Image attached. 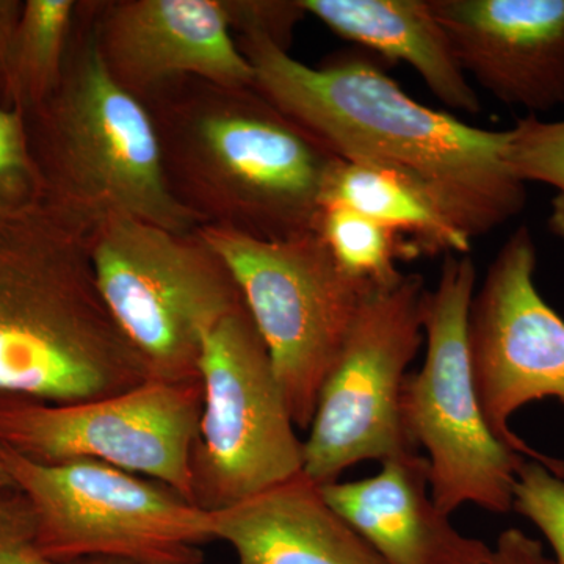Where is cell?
Wrapping results in <instances>:
<instances>
[{
    "label": "cell",
    "instance_id": "1",
    "mask_svg": "<svg viewBox=\"0 0 564 564\" xmlns=\"http://www.w3.org/2000/svg\"><path fill=\"white\" fill-rule=\"evenodd\" d=\"M254 88L343 161L400 174L470 240L527 204L507 162L508 131H486L414 101L364 55L304 65L261 35L236 36Z\"/></svg>",
    "mask_w": 564,
    "mask_h": 564
},
{
    "label": "cell",
    "instance_id": "2",
    "mask_svg": "<svg viewBox=\"0 0 564 564\" xmlns=\"http://www.w3.org/2000/svg\"><path fill=\"white\" fill-rule=\"evenodd\" d=\"M144 106L170 188L202 226L261 240L315 231L340 159L254 87L185 77Z\"/></svg>",
    "mask_w": 564,
    "mask_h": 564
},
{
    "label": "cell",
    "instance_id": "3",
    "mask_svg": "<svg viewBox=\"0 0 564 564\" xmlns=\"http://www.w3.org/2000/svg\"><path fill=\"white\" fill-rule=\"evenodd\" d=\"M88 232L44 202L0 217V393L74 403L150 381L104 303Z\"/></svg>",
    "mask_w": 564,
    "mask_h": 564
},
{
    "label": "cell",
    "instance_id": "4",
    "mask_svg": "<svg viewBox=\"0 0 564 564\" xmlns=\"http://www.w3.org/2000/svg\"><path fill=\"white\" fill-rule=\"evenodd\" d=\"M95 2H79L61 84L39 107L43 202L95 228L131 217L174 232L202 226L173 195L150 110L111 77L99 51Z\"/></svg>",
    "mask_w": 564,
    "mask_h": 564
},
{
    "label": "cell",
    "instance_id": "5",
    "mask_svg": "<svg viewBox=\"0 0 564 564\" xmlns=\"http://www.w3.org/2000/svg\"><path fill=\"white\" fill-rule=\"evenodd\" d=\"M88 251L104 303L150 380L199 381L207 333L247 304L198 229L109 217L88 232Z\"/></svg>",
    "mask_w": 564,
    "mask_h": 564
},
{
    "label": "cell",
    "instance_id": "6",
    "mask_svg": "<svg viewBox=\"0 0 564 564\" xmlns=\"http://www.w3.org/2000/svg\"><path fill=\"white\" fill-rule=\"evenodd\" d=\"M475 289L473 258L444 256L436 288L423 299L425 361L404 378L400 400L408 436L429 454L430 491L445 514L464 503L513 510L516 477L527 459L492 433L481 410L469 350Z\"/></svg>",
    "mask_w": 564,
    "mask_h": 564
},
{
    "label": "cell",
    "instance_id": "7",
    "mask_svg": "<svg viewBox=\"0 0 564 564\" xmlns=\"http://www.w3.org/2000/svg\"><path fill=\"white\" fill-rule=\"evenodd\" d=\"M198 232L239 285L293 422L310 430L322 386L377 285L344 272L317 231L288 240L215 226Z\"/></svg>",
    "mask_w": 564,
    "mask_h": 564
},
{
    "label": "cell",
    "instance_id": "8",
    "mask_svg": "<svg viewBox=\"0 0 564 564\" xmlns=\"http://www.w3.org/2000/svg\"><path fill=\"white\" fill-rule=\"evenodd\" d=\"M0 458L31 505L47 558L204 564L212 514L169 486L90 459L40 464L3 447Z\"/></svg>",
    "mask_w": 564,
    "mask_h": 564
},
{
    "label": "cell",
    "instance_id": "9",
    "mask_svg": "<svg viewBox=\"0 0 564 564\" xmlns=\"http://www.w3.org/2000/svg\"><path fill=\"white\" fill-rule=\"evenodd\" d=\"M203 413L192 455V502L226 510L304 473L303 441L247 307L207 333Z\"/></svg>",
    "mask_w": 564,
    "mask_h": 564
},
{
    "label": "cell",
    "instance_id": "10",
    "mask_svg": "<svg viewBox=\"0 0 564 564\" xmlns=\"http://www.w3.org/2000/svg\"><path fill=\"white\" fill-rule=\"evenodd\" d=\"M426 291L422 276L402 274L364 302L303 441L304 475L314 484H334L358 463L419 454L404 430L400 400L423 340Z\"/></svg>",
    "mask_w": 564,
    "mask_h": 564
},
{
    "label": "cell",
    "instance_id": "11",
    "mask_svg": "<svg viewBox=\"0 0 564 564\" xmlns=\"http://www.w3.org/2000/svg\"><path fill=\"white\" fill-rule=\"evenodd\" d=\"M202 413L199 381L150 380L74 403L0 393V447L40 464H110L192 502V455Z\"/></svg>",
    "mask_w": 564,
    "mask_h": 564
},
{
    "label": "cell",
    "instance_id": "12",
    "mask_svg": "<svg viewBox=\"0 0 564 564\" xmlns=\"http://www.w3.org/2000/svg\"><path fill=\"white\" fill-rule=\"evenodd\" d=\"M534 272L536 245L532 231L519 226L470 304V362L492 433L564 478L563 459L534 451L510 426L511 415L527 403L555 399L564 406V318L538 291Z\"/></svg>",
    "mask_w": 564,
    "mask_h": 564
},
{
    "label": "cell",
    "instance_id": "13",
    "mask_svg": "<svg viewBox=\"0 0 564 564\" xmlns=\"http://www.w3.org/2000/svg\"><path fill=\"white\" fill-rule=\"evenodd\" d=\"M95 28L111 77L143 104L185 77L254 87L223 0H96Z\"/></svg>",
    "mask_w": 564,
    "mask_h": 564
},
{
    "label": "cell",
    "instance_id": "14",
    "mask_svg": "<svg viewBox=\"0 0 564 564\" xmlns=\"http://www.w3.org/2000/svg\"><path fill=\"white\" fill-rule=\"evenodd\" d=\"M467 77L530 115L564 104V0H429Z\"/></svg>",
    "mask_w": 564,
    "mask_h": 564
},
{
    "label": "cell",
    "instance_id": "15",
    "mask_svg": "<svg viewBox=\"0 0 564 564\" xmlns=\"http://www.w3.org/2000/svg\"><path fill=\"white\" fill-rule=\"evenodd\" d=\"M323 497L386 564H491L492 547L455 529L434 503L419 454L381 463L380 474L322 486Z\"/></svg>",
    "mask_w": 564,
    "mask_h": 564
},
{
    "label": "cell",
    "instance_id": "16",
    "mask_svg": "<svg viewBox=\"0 0 564 564\" xmlns=\"http://www.w3.org/2000/svg\"><path fill=\"white\" fill-rule=\"evenodd\" d=\"M210 514L239 564H386L304 473Z\"/></svg>",
    "mask_w": 564,
    "mask_h": 564
},
{
    "label": "cell",
    "instance_id": "17",
    "mask_svg": "<svg viewBox=\"0 0 564 564\" xmlns=\"http://www.w3.org/2000/svg\"><path fill=\"white\" fill-rule=\"evenodd\" d=\"M329 31L417 70L451 109L477 115L480 98L456 61L429 0H300Z\"/></svg>",
    "mask_w": 564,
    "mask_h": 564
},
{
    "label": "cell",
    "instance_id": "18",
    "mask_svg": "<svg viewBox=\"0 0 564 564\" xmlns=\"http://www.w3.org/2000/svg\"><path fill=\"white\" fill-rule=\"evenodd\" d=\"M347 207L415 243L422 254H469L473 240L400 174L343 161L334 165L323 207Z\"/></svg>",
    "mask_w": 564,
    "mask_h": 564
},
{
    "label": "cell",
    "instance_id": "19",
    "mask_svg": "<svg viewBox=\"0 0 564 564\" xmlns=\"http://www.w3.org/2000/svg\"><path fill=\"white\" fill-rule=\"evenodd\" d=\"M315 231L344 272L377 288L400 280L403 273L397 269V261L422 256L415 243L402 234L347 207H323Z\"/></svg>",
    "mask_w": 564,
    "mask_h": 564
},
{
    "label": "cell",
    "instance_id": "20",
    "mask_svg": "<svg viewBox=\"0 0 564 564\" xmlns=\"http://www.w3.org/2000/svg\"><path fill=\"white\" fill-rule=\"evenodd\" d=\"M79 2L29 0L22 13L14 82L22 98L46 102L61 84Z\"/></svg>",
    "mask_w": 564,
    "mask_h": 564
},
{
    "label": "cell",
    "instance_id": "21",
    "mask_svg": "<svg viewBox=\"0 0 564 564\" xmlns=\"http://www.w3.org/2000/svg\"><path fill=\"white\" fill-rule=\"evenodd\" d=\"M507 162L518 180L549 185V231L564 242V120L545 121L533 115L508 129Z\"/></svg>",
    "mask_w": 564,
    "mask_h": 564
},
{
    "label": "cell",
    "instance_id": "22",
    "mask_svg": "<svg viewBox=\"0 0 564 564\" xmlns=\"http://www.w3.org/2000/svg\"><path fill=\"white\" fill-rule=\"evenodd\" d=\"M43 199L24 113L0 109V217Z\"/></svg>",
    "mask_w": 564,
    "mask_h": 564
},
{
    "label": "cell",
    "instance_id": "23",
    "mask_svg": "<svg viewBox=\"0 0 564 564\" xmlns=\"http://www.w3.org/2000/svg\"><path fill=\"white\" fill-rule=\"evenodd\" d=\"M513 510L530 519L564 564V478L544 464L525 459L513 488Z\"/></svg>",
    "mask_w": 564,
    "mask_h": 564
},
{
    "label": "cell",
    "instance_id": "24",
    "mask_svg": "<svg viewBox=\"0 0 564 564\" xmlns=\"http://www.w3.org/2000/svg\"><path fill=\"white\" fill-rule=\"evenodd\" d=\"M223 6L237 36H265L288 52L293 29L306 17L300 0H223Z\"/></svg>",
    "mask_w": 564,
    "mask_h": 564
},
{
    "label": "cell",
    "instance_id": "25",
    "mask_svg": "<svg viewBox=\"0 0 564 564\" xmlns=\"http://www.w3.org/2000/svg\"><path fill=\"white\" fill-rule=\"evenodd\" d=\"M0 564H133L115 560L57 562L47 558L35 544L31 505L18 489L0 492Z\"/></svg>",
    "mask_w": 564,
    "mask_h": 564
},
{
    "label": "cell",
    "instance_id": "26",
    "mask_svg": "<svg viewBox=\"0 0 564 564\" xmlns=\"http://www.w3.org/2000/svg\"><path fill=\"white\" fill-rule=\"evenodd\" d=\"M491 564H555L545 556L543 545L522 530L508 529L497 538Z\"/></svg>",
    "mask_w": 564,
    "mask_h": 564
},
{
    "label": "cell",
    "instance_id": "27",
    "mask_svg": "<svg viewBox=\"0 0 564 564\" xmlns=\"http://www.w3.org/2000/svg\"><path fill=\"white\" fill-rule=\"evenodd\" d=\"M9 489H17V486H14L6 464H3L2 458H0V492L9 491Z\"/></svg>",
    "mask_w": 564,
    "mask_h": 564
},
{
    "label": "cell",
    "instance_id": "28",
    "mask_svg": "<svg viewBox=\"0 0 564 564\" xmlns=\"http://www.w3.org/2000/svg\"><path fill=\"white\" fill-rule=\"evenodd\" d=\"M2 11H3V7L0 6V39H2V24H3Z\"/></svg>",
    "mask_w": 564,
    "mask_h": 564
}]
</instances>
